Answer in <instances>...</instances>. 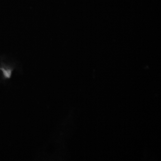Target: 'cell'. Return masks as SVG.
Returning <instances> with one entry per match:
<instances>
[{"instance_id": "cell-1", "label": "cell", "mask_w": 161, "mask_h": 161, "mask_svg": "<svg viewBox=\"0 0 161 161\" xmlns=\"http://www.w3.org/2000/svg\"><path fill=\"white\" fill-rule=\"evenodd\" d=\"M13 64L7 63L4 61L2 58L0 63V71L1 73V79L6 80L10 79L12 73L16 68Z\"/></svg>"}]
</instances>
